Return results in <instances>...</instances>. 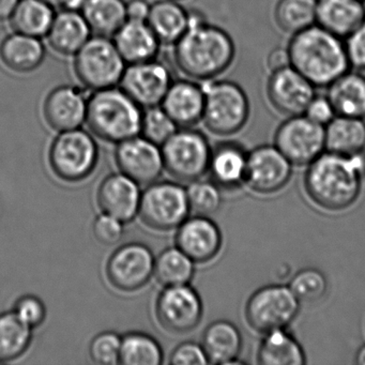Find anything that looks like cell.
Returning a JSON list of instances; mask_svg holds the SVG:
<instances>
[{
	"label": "cell",
	"mask_w": 365,
	"mask_h": 365,
	"mask_svg": "<svg viewBox=\"0 0 365 365\" xmlns=\"http://www.w3.org/2000/svg\"><path fill=\"white\" fill-rule=\"evenodd\" d=\"M364 178L365 150L352 155L324 151L309 164L304 189L320 208L341 211L358 200Z\"/></svg>",
	"instance_id": "1"
},
{
	"label": "cell",
	"mask_w": 365,
	"mask_h": 365,
	"mask_svg": "<svg viewBox=\"0 0 365 365\" xmlns=\"http://www.w3.org/2000/svg\"><path fill=\"white\" fill-rule=\"evenodd\" d=\"M177 67L194 81L212 80L232 66L236 46L230 34L192 14L189 29L174 44Z\"/></svg>",
	"instance_id": "2"
},
{
	"label": "cell",
	"mask_w": 365,
	"mask_h": 365,
	"mask_svg": "<svg viewBox=\"0 0 365 365\" xmlns=\"http://www.w3.org/2000/svg\"><path fill=\"white\" fill-rule=\"evenodd\" d=\"M287 48L290 66L316 88L328 87L350 69L344 39L317 24L292 35Z\"/></svg>",
	"instance_id": "3"
},
{
	"label": "cell",
	"mask_w": 365,
	"mask_h": 365,
	"mask_svg": "<svg viewBox=\"0 0 365 365\" xmlns=\"http://www.w3.org/2000/svg\"><path fill=\"white\" fill-rule=\"evenodd\" d=\"M143 108L121 88L93 91L87 106L86 123L93 134L119 143L140 134Z\"/></svg>",
	"instance_id": "4"
},
{
	"label": "cell",
	"mask_w": 365,
	"mask_h": 365,
	"mask_svg": "<svg viewBox=\"0 0 365 365\" xmlns=\"http://www.w3.org/2000/svg\"><path fill=\"white\" fill-rule=\"evenodd\" d=\"M202 119L209 131L232 135L243 129L250 117V101L242 87L232 81H215L205 85Z\"/></svg>",
	"instance_id": "5"
},
{
	"label": "cell",
	"mask_w": 365,
	"mask_h": 365,
	"mask_svg": "<svg viewBox=\"0 0 365 365\" xmlns=\"http://www.w3.org/2000/svg\"><path fill=\"white\" fill-rule=\"evenodd\" d=\"M127 63L113 40L91 37L74 55L73 69L81 84L89 91L112 88L120 84Z\"/></svg>",
	"instance_id": "6"
},
{
	"label": "cell",
	"mask_w": 365,
	"mask_h": 365,
	"mask_svg": "<svg viewBox=\"0 0 365 365\" xmlns=\"http://www.w3.org/2000/svg\"><path fill=\"white\" fill-rule=\"evenodd\" d=\"M161 147L164 168L174 178L190 182L208 170L212 149L200 131L191 128L177 130Z\"/></svg>",
	"instance_id": "7"
},
{
	"label": "cell",
	"mask_w": 365,
	"mask_h": 365,
	"mask_svg": "<svg viewBox=\"0 0 365 365\" xmlns=\"http://www.w3.org/2000/svg\"><path fill=\"white\" fill-rule=\"evenodd\" d=\"M300 304L288 286H264L247 300L245 318L253 330L266 334L287 328L298 316Z\"/></svg>",
	"instance_id": "8"
},
{
	"label": "cell",
	"mask_w": 365,
	"mask_h": 365,
	"mask_svg": "<svg viewBox=\"0 0 365 365\" xmlns=\"http://www.w3.org/2000/svg\"><path fill=\"white\" fill-rule=\"evenodd\" d=\"M59 133L51 146V166L63 180H83L91 174L97 164V145L87 132L81 129Z\"/></svg>",
	"instance_id": "9"
},
{
	"label": "cell",
	"mask_w": 365,
	"mask_h": 365,
	"mask_svg": "<svg viewBox=\"0 0 365 365\" xmlns=\"http://www.w3.org/2000/svg\"><path fill=\"white\" fill-rule=\"evenodd\" d=\"M189 211L187 190L170 182L149 185L142 194L138 209L143 222L157 230L179 227Z\"/></svg>",
	"instance_id": "10"
},
{
	"label": "cell",
	"mask_w": 365,
	"mask_h": 365,
	"mask_svg": "<svg viewBox=\"0 0 365 365\" xmlns=\"http://www.w3.org/2000/svg\"><path fill=\"white\" fill-rule=\"evenodd\" d=\"M274 146L292 165H309L326 150L324 127L303 114L288 117L275 132Z\"/></svg>",
	"instance_id": "11"
},
{
	"label": "cell",
	"mask_w": 365,
	"mask_h": 365,
	"mask_svg": "<svg viewBox=\"0 0 365 365\" xmlns=\"http://www.w3.org/2000/svg\"><path fill=\"white\" fill-rule=\"evenodd\" d=\"M155 314L165 330L183 334L195 329L202 320V300L187 284L168 286L158 298Z\"/></svg>",
	"instance_id": "12"
},
{
	"label": "cell",
	"mask_w": 365,
	"mask_h": 365,
	"mask_svg": "<svg viewBox=\"0 0 365 365\" xmlns=\"http://www.w3.org/2000/svg\"><path fill=\"white\" fill-rule=\"evenodd\" d=\"M173 83L172 73L164 63L153 59L127 65L120 88L143 110L160 106Z\"/></svg>",
	"instance_id": "13"
},
{
	"label": "cell",
	"mask_w": 365,
	"mask_h": 365,
	"mask_svg": "<svg viewBox=\"0 0 365 365\" xmlns=\"http://www.w3.org/2000/svg\"><path fill=\"white\" fill-rule=\"evenodd\" d=\"M155 257L146 245L129 243L108 259L106 275L117 289L135 292L148 283L155 272Z\"/></svg>",
	"instance_id": "14"
},
{
	"label": "cell",
	"mask_w": 365,
	"mask_h": 365,
	"mask_svg": "<svg viewBox=\"0 0 365 365\" xmlns=\"http://www.w3.org/2000/svg\"><path fill=\"white\" fill-rule=\"evenodd\" d=\"M292 174V164L275 146L262 145L247 153L245 185L256 193L283 189Z\"/></svg>",
	"instance_id": "15"
},
{
	"label": "cell",
	"mask_w": 365,
	"mask_h": 365,
	"mask_svg": "<svg viewBox=\"0 0 365 365\" xmlns=\"http://www.w3.org/2000/svg\"><path fill=\"white\" fill-rule=\"evenodd\" d=\"M316 87L292 66L271 72L267 97L277 112L287 117L302 115L316 96Z\"/></svg>",
	"instance_id": "16"
},
{
	"label": "cell",
	"mask_w": 365,
	"mask_h": 365,
	"mask_svg": "<svg viewBox=\"0 0 365 365\" xmlns=\"http://www.w3.org/2000/svg\"><path fill=\"white\" fill-rule=\"evenodd\" d=\"M115 155L121 173L138 185L155 182L164 168L161 149L143 136L119 143Z\"/></svg>",
	"instance_id": "17"
},
{
	"label": "cell",
	"mask_w": 365,
	"mask_h": 365,
	"mask_svg": "<svg viewBox=\"0 0 365 365\" xmlns=\"http://www.w3.org/2000/svg\"><path fill=\"white\" fill-rule=\"evenodd\" d=\"M89 97L73 85H61L53 89L43 102V117L55 131L80 129L86 121Z\"/></svg>",
	"instance_id": "18"
},
{
	"label": "cell",
	"mask_w": 365,
	"mask_h": 365,
	"mask_svg": "<svg viewBox=\"0 0 365 365\" xmlns=\"http://www.w3.org/2000/svg\"><path fill=\"white\" fill-rule=\"evenodd\" d=\"M176 243L177 247L194 262H207L213 259L221 250V230L208 217L197 215L185 219L179 226Z\"/></svg>",
	"instance_id": "19"
},
{
	"label": "cell",
	"mask_w": 365,
	"mask_h": 365,
	"mask_svg": "<svg viewBox=\"0 0 365 365\" xmlns=\"http://www.w3.org/2000/svg\"><path fill=\"white\" fill-rule=\"evenodd\" d=\"M140 197L138 183L125 174L106 177L98 190V205L102 212L116 217L123 223L136 217Z\"/></svg>",
	"instance_id": "20"
},
{
	"label": "cell",
	"mask_w": 365,
	"mask_h": 365,
	"mask_svg": "<svg viewBox=\"0 0 365 365\" xmlns=\"http://www.w3.org/2000/svg\"><path fill=\"white\" fill-rule=\"evenodd\" d=\"M160 106L178 127L191 128L202 119L204 87L193 81H173Z\"/></svg>",
	"instance_id": "21"
},
{
	"label": "cell",
	"mask_w": 365,
	"mask_h": 365,
	"mask_svg": "<svg viewBox=\"0 0 365 365\" xmlns=\"http://www.w3.org/2000/svg\"><path fill=\"white\" fill-rule=\"evenodd\" d=\"M113 42L127 65L155 59L161 44L146 21L133 20L125 21Z\"/></svg>",
	"instance_id": "22"
},
{
	"label": "cell",
	"mask_w": 365,
	"mask_h": 365,
	"mask_svg": "<svg viewBox=\"0 0 365 365\" xmlns=\"http://www.w3.org/2000/svg\"><path fill=\"white\" fill-rule=\"evenodd\" d=\"M91 34L81 11L63 9L55 14L46 39L54 52L63 56H74L91 39Z\"/></svg>",
	"instance_id": "23"
},
{
	"label": "cell",
	"mask_w": 365,
	"mask_h": 365,
	"mask_svg": "<svg viewBox=\"0 0 365 365\" xmlns=\"http://www.w3.org/2000/svg\"><path fill=\"white\" fill-rule=\"evenodd\" d=\"M364 21V0H317L316 24L341 39Z\"/></svg>",
	"instance_id": "24"
},
{
	"label": "cell",
	"mask_w": 365,
	"mask_h": 365,
	"mask_svg": "<svg viewBox=\"0 0 365 365\" xmlns=\"http://www.w3.org/2000/svg\"><path fill=\"white\" fill-rule=\"evenodd\" d=\"M247 153L238 143L225 142L211 151L208 170L219 187L234 190L245 183Z\"/></svg>",
	"instance_id": "25"
},
{
	"label": "cell",
	"mask_w": 365,
	"mask_h": 365,
	"mask_svg": "<svg viewBox=\"0 0 365 365\" xmlns=\"http://www.w3.org/2000/svg\"><path fill=\"white\" fill-rule=\"evenodd\" d=\"M46 58V48L40 38L14 31L0 42V61L10 71L31 73Z\"/></svg>",
	"instance_id": "26"
},
{
	"label": "cell",
	"mask_w": 365,
	"mask_h": 365,
	"mask_svg": "<svg viewBox=\"0 0 365 365\" xmlns=\"http://www.w3.org/2000/svg\"><path fill=\"white\" fill-rule=\"evenodd\" d=\"M202 348L209 363L239 364L238 356L242 348L240 331L232 322L217 320L207 327L202 335Z\"/></svg>",
	"instance_id": "27"
},
{
	"label": "cell",
	"mask_w": 365,
	"mask_h": 365,
	"mask_svg": "<svg viewBox=\"0 0 365 365\" xmlns=\"http://www.w3.org/2000/svg\"><path fill=\"white\" fill-rule=\"evenodd\" d=\"M191 14L177 0H157L150 4L148 23L161 43L175 44L189 29Z\"/></svg>",
	"instance_id": "28"
},
{
	"label": "cell",
	"mask_w": 365,
	"mask_h": 365,
	"mask_svg": "<svg viewBox=\"0 0 365 365\" xmlns=\"http://www.w3.org/2000/svg\"><path fill=\"white\" fill-rule=\"evenodd\" d=\"M327 97L330 100L335 114L364 118L365 76L348 70L329 85Z\"/></svg>",
	"instance_id": "29"
},
{
	"label": "cell",
	"mask_w": 365,
	"mask_h": 365,
	"mask_svg": "<svg viewBox=\"0 0 365 365\" xmlns=\"http://www.w3.org/2000/svg\"><path fill=\"white\" fill-rule=\"evenodd\" d=\"M326 151L352 155L365 150V123L363 118L336 115L324 127Z\"/></svg>",
	"instance_id": "30"
},
{
	"label": "cell",
	"mask_w": 365,
	"mask_h": 365,
	"mask_svg": "<svg viewBox=\"0 0 365 365\" xmlns=\"http://www.w3.org/2000/svg\"><path fill=\"white\" fill-rule=\"evenodd\" d=\"M257 361L262 365H303L307 358L299 341L286 329H279L264 334Z\"/></svg>",
	"instance_id": "31"
},
{
	"label": "cell",
	"mask_w": 365,
	"mask_h": 365,
	"mask_svg": "<svg viewBox=\"0 0 365 365\" xmlns=\"http://www.w3.org/2000/svg\"><path fill=\"white\" fill-rule=\"evenodd\" d=\"M81 14L97 36L113 37L128 20L123 0H85Z\"/></svg>",
	"instance_id": "32"
},
{
	"label": "cell",
	"mask_w": 365,
	"mask_h": 365,
	"mask_svg": "<svg viewBox=\"0 0 365 365\" xmlns=\"http://www.w3.org/2000/svg\"><path fill=\"white\" fill-rule=\"evenodd\" d=\"M54 7L44 0H20L10 18L16 33L31 37H46L55 18Z\"/></svg>",
	"instance_id": "33"
},
{
	"label": "cell",
	"mask_w": 365,
	"mask_h": 365,
	"mask_svg": "<svg viewBox=\"0 0 365 365\" xmlns=\"http://www.w3.org/2000/svg\"><path fill=\"white\" fill-rule=\"evenodd\" d=\"M31 341V328L14 312L0 314V362L22 356Z\"/></svg>",
	"instance_id": "34"
},
{
	"label": "cell",
	"mask_w": 365,
	"mask_h": 365,
	"mask_svg": "<svg viewBox=\"0 0 365 365\" xmlns=\"http://www.w3.org/2000/svg\"><path fill=\"white\" fill-rule=\"evenodd\" d=\"M317 0H279L274 20L284 33L294 35L316 24Z\"/></svg>",
	"instance_id": "35"
},
{
	"label": "cell",
	"mask_w": 365,
	"mask_h": 365,
	"mask_svg": "<svg viewBox=\"0 0 365 365\" xmlns=\"http://www.w3.org/2000/svg\"><path fill=\"white\" fill-rule=\"evenodd\" d=\"M158 281L165 286L185 285L194 275V262L179 247H170L155 260Z\"/></svg>",
	"instance_id": "36"
},
{
	"label": "cell",
	"mask_w": 365,
	"mask_h": 365,
	"mask_svg": "<svg viewBox=\"0 0 365 365\" xmlns=\"http://www.w3.org/2000/svg\"><path fill=\"white\" fill-rule=\"evenodd\" d=\"M163 362L161 346L153 337L130 333L121 339L120 363L125 365H160Z\"/></svg>",
	"instance_id": "37"
},
{
	"label": "cell",
	"mask_w": 365,
	"mask_h": 365,
	"mask_svg": "<svg viewBox=\"0 0 365 365\" xmlns=\"http://www.w3.org/2000/svg\"><path fill=\"white\" fill-rule=\"evenodd\" d=\"M288 287L300 303H315L328 292L326 275L318 269L307 268L299 271Z\"/></svg>",
	"instance_id": "38"
},
{
	"label": "cell",
	"mask_w": 365,
	"mask_h": 365,
	"mask_svg": "<svg viewBox=\"0 0 365 365\" xmlns=\"http://www.w3.org/2000/svg\"><path fill=\"white\" fill-rule=\"evenodd\" d=\"M177 130L178 125L166 114L161 106L143 110L140 134L149 142L162 146Z\"/></svg>",
	"instance_id": "39"
},
{
	"label": "cell",
	"mask_w": 365,
	"mask_h": 365,
	"mask_svg": "<svg viewBox=\"0 0 365 365\" xmlns=\"http://www.w3.org/2000/svg\"><path fill=\"white\" fill-rule=\"evenodd\" d=\"M187 197L190 210L202 217L213 215L221 207V192L215 182L194 181L187 190Z\"/></svg>",
	"instance_id": "40"
},
{
	"label": "cell",
	"mask_w": 365,
	"mask_h": 365,
	"mask_svg": "<svg viewBox=\"0 0 365 365\" xmlns=\"http://www.w3.org/2000/svg\"><path fill=\"white\" fill-rule=\"evenodd\" d=\"M121 339L114 332H103L95 337L89 347L93 362L100 365L120 363Z\"/></svg>",
	"instance_id": "41"
},
{
	"label": "cell",
	"mask_w": 365,
	"mask_h": 365,
	"mask_svg": "<svg viewBox=\"0 0 365 365\" xmlns=\"http://www.w3.org/2000/svg\"><path fill=\"white\" fill-rule=\"evenodd\" d=\"M14 313L31 329L39 326L46 319V309L42 301L35 296H25L16 302Z\"/></svg>",
	"instance_id": "42"
},
{
	"label": "cell",
	"mask_w": 365,
	"mask_h": 365,
	"mask_svg": "<svg viewBox=\"0 0 365 365\" xmlns=\"http://www.w3.org/2000/svg\"><path fill=\"white\" fill-rule=\"evenodd\" d=\"M93 235L100 243L104 245H114L123 238V222L112 215H99L93 223Z\"/></svg>",
	"instance_id": "43"
},
{
	"label": "cell",
	"mask_w": 365,
	"mask_h": 365,
	"mask_svg": "<svg viewBox=\"0 0 365 365\" xmlns=\"http://www.w3.org/2000/svg\"><path fill=\"white\" fill-rule=\"evenodd\" d=\"M344 42L350 68L356 71H365V21L346 37Z\"/></svg>",
	"instance_id": "44"
},
{
	"label": "cell",
	"mask_w": 365,
	"mask_h": 365,
	"mask_svg": "<svg viewBox=\"0 0 365 365\" xmlns=\"http://www.w3.org/2000/svg\"><path fill=\"white\" fill-rule=\"evenodd\" d=\"M170 363L173 365H206L209 360L202 346L187 341L173 351Z\"/></svg>",
	"instance_id": "45"
},
{
	"label": "cell",
	"mask_w": 365,
	"mask_h": 365,
	"mask_svg": "<svg viewBox=\"0 0 365 365\" xmlns=\"http://www.w3.org/2000/svg\"><path fill=\"white\" fill-rule=\"evenodd\" d=\"M303 115L314 123L326 127L335 116L334 108L327 96L316 95L305 108Z\"/></svg>",
	"instance_id": "46"
},
{
	"label": "cell",
	"mask_w": 365,
	"mask_h": 365,
	"mask_svg": "<svg viewBox=\"0 0 365 365\" xmlns=\"http://www.w3.org/2000/svg\"><path fill=\"white\" fill-rule=\"evenodd\" d=\"M267 66L271 72L289 67L290 57L288 48L279 46V48H275L274 50L271 51L268 58H267Z\"/></svg>",
	"instance_id": "47"
},
{
	"label": "cell",
	"mask_w": 365,
	"mask_h": 365,
	"mask_svg": "<svg viewBox=\"0 0 365 365\" xmlns=\"http://www.w3.org/2000/svg\"><path fill=\"white\" fill-rule=\"evenodd\" d=\"M150 4L147 0H130L127 3L128 20L147 21Z\"/></svg>",
	"instance_id": "48"
},
{
	"label": "cell",
	"mask_w": 365,
	"mask_h": 365,
	"mask_svg": "<svg viewBox=\"0 0 365 365\" xmlns=\"http://www.w3.org/2000/svg\"><path fill=\"white\" fill-rule=\"evenodd\" d=\"M20 0H0V22L9 21Z\"/></svg>",
	"instance_id": "49"
},
{
	"label": "cell",
	"mask_w": 365,
	"mask_h": 365,
	"mask_svg": "<svg viewBox=\"0 0 365 365\" xmlns=\"http://www.w3.org/2000/svg\"><path fill=\"white\" fill-rule=\"evenodd\" d=\"M356 363L359 365H365V345L356 351Z\"/></svg>",
	"instance_id": "50"
},
{
	"label": "cell",
	"mask_w": 365,
	"mask_h": 365,
	"mask_svg": "<svg viewBox=\"0 0 365 365\" xmlns=\"http://www.w3.org/2000/svg\"><path fill=\"white\" fill-rule=\"evenodd\" d=\"M46 3L50 4L54 8H63L68 0H44Z\"/></svg>",
	"instance_id": "51"
},
{
	"label": "cell",
	"mask_w": 365,
	"mask_h": 365,
	"mask_svg": "<svg viewBox=\"0 0 365 365\" xmlns=\"http://www.w3.org/2000/svg\"><path fill=\"white\" fill-rule=\"evenodd\" d=\"M177 1H179V0H177Z\"/></svg>",
	"instance_id": "52"
},
{
	"label": "cell",
	"mask_w": 365,
	"mask_h": 365,
	"mask_svg": "<svg viewBox=\"0 0 365 365\" xmlns=\"http://www.w3.org/2000/svg\"><path fill=\"white\" fill-rule=\"evenodd\" d=\"M364 1H365V0H364Z\"/></svg>",
	"instance_id": "53"
}]
</instances>
